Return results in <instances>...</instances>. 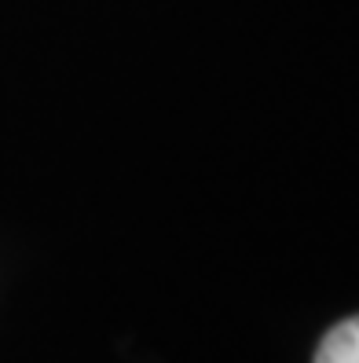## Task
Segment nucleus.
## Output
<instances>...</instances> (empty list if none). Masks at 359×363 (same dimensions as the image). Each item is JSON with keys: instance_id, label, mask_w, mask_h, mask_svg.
<instances>
[{"instance_id": "1", "label": "nucleus", "mask_w": 359, "mask_h": 363, "mask_svg": "<svg viewBox=\"0 0 359 363\" xmlns=\"http://www.w3.org/2000/svg\"><path fill=\"white\" fill-rule=\"evenodd\" d=\"M315 363H359V315L337 323L323 337L319 352H315Z\"/></svg>"}]
</instances>
